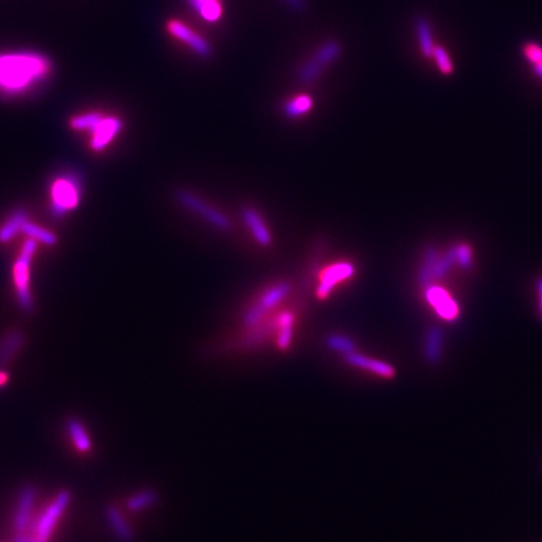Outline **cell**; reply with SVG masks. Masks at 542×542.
<instances>
[{"label": "cell", "instance_id": "10", "mask_svg": "<svg viewBox=\"0 0 542 542\" xmlns=\"http://www.w3.org/2000/svg\"><path fill=\"white\" fill-rule=\"evenodd\" d=\"M35 497H37V490L35 486L26 485L21 487L17 501V507L14 511L13 522H12L14 534L26 532L29 529Z\"/></svg>", "mask_w": 542, "mask_h": 542}, {"label": "cell", "instance_id": "32", "mask_svg": "<svg viewBox=\"0 0 542 542\" xmlns=\"http://www.w3.org/2000/svg\"><path fill=\"white\" fill-rule=\"evenodd\" d=\"M8 380H9V376H8L7 373L0 371V387L7 385Z\"/></svg>", "mask_w": 542, "mask_h": 542}, {"label": "cell", "instance_id": "30", "mask_svg": "<svg viewBox=\"0 0 542 542\" xmlns=\"http://www.w3.org/2000/svg\"><path fill=\"white\" fill-rule=\"evenodd\" d=\"M289 7L296 9L298 12H302L307 7L305 0H284Z\"/></svg>", "mask_w": 542, "mask_h": 542}, {"label": "cell", "instance_id": "22", "mask_svg": "<svg viewBox=\"0 0 542 542\" xmlns=\"http://www.w3.org/2000/svg\"><path fill=\"white\" fill-rule=\"evenodd\" d=\"M327 345L330 349L334 350L336 353H340L343 356H348L353 351H357L356 343L350 339L349 336L343 334H331L325 340Z\"/></svg>", "mask_w": 542, "mask_h": 542}, {"label": "cell", "instance_id": "25", "mask_svg": "<svg viewBox=\"0 0 542 542\" xmlns=\"http://www.w3.org/2000/svg\"><path fill=\"white\" fill-rule=\"evenodd\" d=\"M437 259L438 258H437V254H436L434 250H428L426 255H425L423 264H422V268H420V271H419V282H420V284H423L425 287H428L429 282H432L433 269H434Z\"/></svg>", "mask_w": 542, "mask_h": 542}, {"label": "cell", "instance_id": "7", "mask_svg": "<svg viewBox=\"0 0 542 542\" xmlns=\"http://www.w3.org/2000/svg\"><path fill=\"white\" fill-rule=\"evenodd\" d=\"M291 290L290 284L287 282H279L265 291L260 299L251 305L242 318V323L247 328H255L261 323L270 310L274 309L289 296Z\"/></svg>", "mask_w": 542, "mask_h": 542}, {"label": "cell", "instance_id": "17", "mask_svg": "<svg viewBox=\"0 0 542 542\" xmlns=\"http://www.w3.org/2000/svg\"><path fill=\"white\" fill-rule=\"evenodd\" d=\"M188 4L204 21L215 23L222 17L221 0H188Z\"/></svg>", "mask_w": 542, "mask_h": 542}, {"label": "cell", "instance_id": "8", "mask_svg": "<svg viewBox=\"0 0 542 542\" xmlns=\"http://www.w3.org/2000/svg\"><path fill=\"white\" fill-rule=\"evenodd\" d=\"M425 296L434 313L447 323H452L460 316V307L446 289L428 285Z\"/></svg>", "mask_w": 542, "mask_h": 542}, {"label": "cell", "instance_id": "9", "mask_svg": "<svg viewBox=\"0 0 542 542\" xmlns=\"http://www.w3.org/2000/svg\"><path fill=\"white\" fill-rule=\"evenodd\" d=\"M354 275V267L348 261H340L330 265L324 270L319 285L316 288V296L319 299H327L331 294L333 289L339 282H345Z\"/></svg>", "mask_w": 542, "mask_h": 542}, {"label": "cell", "instance_id": "2", "mask_svg": "<svg viewBox=\"0 0 542 542\" xmlns=\"http://www.w3.org/2000/svg\"><path fill=\"white\" fill-rule=\"evenodd\" d=\"M69 128L82 136L95 153L108 151L124 130V121L104 110H82L69 118Z\"/></svg>", "mask_w": 542, "mask_h": 542}, {"label": "cell", "instance_id": "24", "mask_svg": "<svg viewBox=\"0 0 542 542\" xmlns=\"http://www.w3.org/2000/svg\"><path fill=\"white\" fill-rule=\"evenodd\" d=\"M432 58L442 75H445V76L452 75L454 66H453L452 59L448 55L446 48H443L441 46H436L434 50H433Z\"/></svg>", "mask_w": 542, "mask_h": 542}, {"label": "cell", "instance_id": "5", "mask_svg": "<svg viewBox=\"0 0 542 542\" xmlns=\"http://www.w3.org/2000/svg\"><path fill=\"white\" fill-rule=\"evenodd\" d=\"M175 199L179 202L180 205L185 207L186 210L191 211L200 216L201 219L205 220L210 225L213 227L222 230L227 233L231 229V222L225 213L220 211L219 209L207 204L206 201L201 199L196 193L187 190H179L175 193Z\"/></svg>", "mask_w": 542, "mask_h": 542}, {"label": "cell", "instance_id": "18", "mask_svg": "<svg viewBox=\"0 0 542 542\" xmlns=\"http://www.w3.org/2000/svg\"><path fill=\"white\" fill-rule=\"evenodd\" d=\"M278 347L280 349H288L293 339L294 330V316L290 311H284L278 318Z\"/></svg>", "mask_w": 542, "mask_h": 542}, {"label": "cell", "instance_id": "14", "mask_svg": "<svg viewBox=\"0 0 542 542\" xmlns=\"http://www.w3.org/2000/svg\"><path fill=\"white\" fill-rule=\"evenodd\" d=\"M104 515H106V520L108 522L113 535L116 536L119 541H133L132 529H130V525L126 521L122 512L116 506H112V505L107 506L106 510H104Z\"/></svg>", "mask_w": 542, "mask_h": 542}, {"label": "cell", "instance_id": "11", "mask_svg": "<svg viewBox=\"0 0 542 542\" xmlns=\"http://www.w3.org/2000/svg\"><path fill=\"white\" fill-rule=\"evenodd\" d=\"M166 28H167V32L172 37L177 38L179 41H184L200 57L207 58L213 53L210 44L201 35L195 33L191 28H188L186 24H184L182 21H177V19H171V21H167Z\"/></svg>", "mask_w": 542, "mask_h": 542}, {"label": "cell", "instance_id": "13", "mask_svg": "<svg viewBox=\"0 0 542 542\" xmlns=\"http://www.w3.org/2000/svg\"><path fill=\"white\" fill-rule=\"evenodd\" d=\"M242 219L258 244H260L261 246L271 245L273 242L271 233L269 231L268 226L265 225L260 213L253 207H245L242 210Z\"/></svg>", "mask_w": 542, "mask_h": 542}, {"label": "cell", "instance_id": "6", "mask_svg": "<svg viewBox=\"0 0 542 542\" xmlns=\"http://www.w3.org/2000/svg\"><path fill=\"white\" fill-rule=\"evenodd\" d=\"M72 501V494L68 490L59 491L48 507L41 514L35 523L32 535L39 542H49L53 535L57 523Z\"/></svg>", "mask_w": 542, "mask_h": 542}, {"label": "cell", "instance_id": "23", "mask_svg": "<svg viewBox=\"0 0 542 542\" xmlns=\"http://www.w3.org/2000/svg\"><path fill=\"white\" fill-rule=\"evenodd\" d=\"M342 52L340 46L336 41H328L323 44L320 48L318 49L314 55V59L316 62L320 63L323 67L327 64L336 61Z\"/></svg>", "mask_w": 542, "mask_h": 542}, {"label": "cell", "instance_id": "15", "mask_svg": "<svg viewBox=\"0 0 542 542\" xmlns=\"http://www.w3.org/2000/svg\"><path fill=\"white\" fill-rule=\"evenodd\" d=\"M24 336L21 330H10L0 340V368L7 365L14 356L23 348Z\"/></svg>", "mask_w": 542, "mask_h": 542}, {"label": "cell", "instance_id": "33", "mask_svg": "<svg viewBox=\"0 0 542 542\" xmlns=\"http://www.w3.org/2000/svg\"><path fill=\"white\" fill-rule=\"evenodd\" d=\"M537 290H539V296H540V307H541L542 311V278L537 282Z\"/></svg>", "mask_w": 542, "mask_h": 542}, {"label": "cell", "instance_id": "29", "mask_svg": "<svg viewBox=\"0 0 542 542\" xmlns=\"http://www.w3.org/2000/svg\"><path fill=\"white\" fill-rule=\"evenodd\" d=\"M456 253V262H458L462 268L468 269L472 265V249L466 245L461 244L454 246Z\"/></svg>", "mask_w": 542, "mask_h": 542}, {"label": "cell", "instance_id": "19", "mask_svg": "<svg viewBox=\"0 0 542 542\" xmlns=\"http://www.w3.org/2000/svg\"><path fill=\"white\" fill-rule=\"evenodd\" d=\"M417 37L422 55L427 59H431L436 44L433 41L432 28L426 18H420L417 21Z\"/></svg>", "mask_w": 542, "mask_h": 542}, {"label": "cell", "instance_id": "20", "mask_svg": "<svg viewBox=\"0 0 542 542\" xmlns=\"http://www.w3.org/2000/svg\"><path fill=\"white\" fill-rule=\"evenodd\" d=\"M158 501V494L153 490H144L138 494H133L127 501V508L132 512H138L146 508L152 507Z\"/></svg>", "mask_w": 542, "mask_h": 542}, {"label": "cell", "instance_id": "27", "mask_svg": "<svg viewBox=\"0 0 542 542\" xmlns=\"http://www.w3.org/2000/svg\"><path fill=\"white\" fill-rule=\"evenodd\" d=\"M453 262H456L454 247L452 250H449L442 259H437L434 269H433L432 279H441L442 276H445L452 267Z\"/></svg>", "mask_w": 542, "mask_h": 542}, {"label": "cell", "instance_id": "21", "mask_svg": "<svg viewBox=\"0 0 542 542\" xmlns=\"http://www.w3.org/2000/svg\"><path fill=\"white\" fill-rule=\"evenodd\" d=\"M313 107V99L308 96H298L284 106V113L289 118H298L309 112Z\"/></svg>", "mask_w": 542, "mask_h": 542}, {"label": "cell", "instance_id": "26", "mask_svg": "<svg viewBox=\"0 0 542 542\" xmlns=\"http://www.w3.org/2000/svg\"><path fill=\"white\" fill-rule=\"evenodd\" d=\"M323 66L320 63L316 62L313 58L309 62L305 63L302 69L299 70V81L302 83H310L316 81L318 77L322 73Z\"/></svg>", "mask_w": 542, "mask_h": 542}, {"label": "cell", "instance_id": "31", "mask_svg": "<svg viewBox=\"0 0 542 542\" xmlns=\"http://www.w3.org/2000/svg\"><path fill=\"white\" fill-rule=\"evenodd\" d=\"M532 70H534V73H535L536 76L539 77L540 79H542V61L536 63V64H532Z\"/></svg>", "mask_w": 542, "mask_h": 542}, {"label": "cell", "instance_id": "1", "mask_svg": "<svg viewBox=\"0 0 542 542\" xmlns=\"http://www.w3.org/2000/svg\"><path fill=\"white\" fill-rule=\"evenodd\" d=\"M53 75L50 58L35 50L0 53V97L21 98L48 82Z\"/></svg>", "mask_w": 542, "mask_h": 542}, {"label": "cell", "instance_id": "3", "mask_svg": "<svg viewBox=\"0 0 542 542\" xmlns=\"http://www.w3.org/2000/svg\"><path fill=\"white\" fill-rule=\"evenodd\" d=\"M82 182L73 172H61L50 180L48 204L50 211L58 217L75 213L82 202Z\"/></svg>", "mask_w": 542, "mask_h": 542}, {"label": "cell", "instance_id": "16", "mask_svg": "<svg viewBox=\"0 0 542 542\" xmlns=\"http://www.w3.org/2000/svg\"><path fill=\"white\" fill-rule=\"evenodd\" d=\"M66 429L68 432L69 437L72 438L73 445L76 446L79 452H90L92 449V441H90L88 433L79 419L69 417L66 420Z\"/></svg>", "mask_w": 542, "mask_h": 542}, {"label": "cell", "instance_id": "12", "mask_svg": "<svg viewBox=\"0 0 542 542\" xmlns=\"http://www.w3.org/2000/svg\"><path fill=\"white\" fill-rule=\"evenodd\" d=\"M344 360H345V363L349 364L354 368L371 371V373L376 374L378 377L391 379V378L396 376V369L391 364L383 362V360H379V359H374V358H369L367 357V356H363V354H359L358 351H353L348 356H344Z\"/></svg>", "mask_w": 542, "mask_h": 542}, {"label": "cell", "instance_id": "4", "mask_svg": "<svg viewBox=\"0 0 542 542\" xmlns=\"http://www.w3.org/2000/svg\"><path fill=\"white\" fill-rule=\"evenodd\" d=\"M41 242L33 238H26L12 267V287L18 302L24 310H32V265Z\"/></svg>", "mask_w": 542, "mask_h": 542}, {"label": "cell", "instance_id": "28", "mask_svg": "<svg viewBox=\"0 0 542 542\" xmlns=\"http://www.w3.org/2000/svg\"><path fill=\"white\" fill-rule=\"evenodd\" d=\"M441 345H442V333L434 328L427 336L426 350L429 360H436L439 357Z\"/></svg>", "mask_w": 542, "mask_h": 542}]
</instances>
